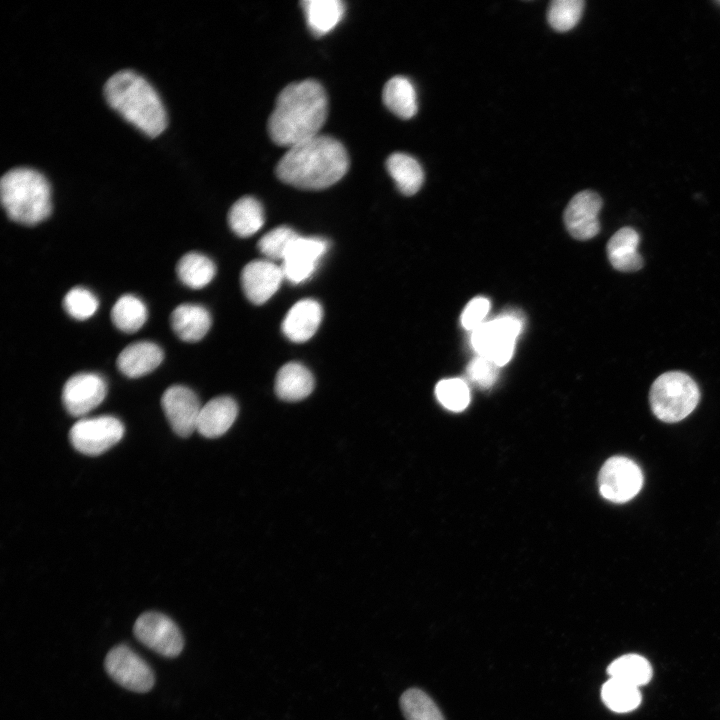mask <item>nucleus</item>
<instances>
[{
	"mask_svg": "<svg viewBox=\"0 0 720 720\" xmlns=\"http://www.w3.org/2000/svg\"><path fill=\"white\" fill-rule=\"evenodd\" d=\"M524 319L519 312H506L483 322L471 334V344L479 356L487 357L499 367L512 357L515 340L521 333Z\"/></svg>",
	"mask_w": 720,
	"mask_h": 720,
	"instance_id": "obj_6",
	"label": "nucleus"
},
{
	"mask_svg": "<svg viewBox=\"0 0 720 720\" xmlns=\"http://www.w3.org/2000/svg\"><path fill=\"white\" fill-rule=\"evenodd\" d=\"M314 378L302 364L290 362L282 366L275 379V392L285 401H299L313 391Z\"/></svg>",
	"mask_w": 720,
	"mask_h": 720,
	"instance_id": "obj_21",
	"label": "nucleus"
},
{
	"mask_svg": "<svg viewBox=\"0 0 720 720\" xmlns=\"http://www.w3.org/2000/svg\"><path fill=\"white\" fill-rule=\"evenodd\" d=\"M610 678L640 687L650 682L653 670L649 661L638 654H626L615 659L607 668Z\"/></svg>",
	"mask_w": 720,
	"mask_h": 720,
	"instance_id": "obj_27",
	"label": "nucleus"
},
{
	"mask_svg": "<svg viewBox=\"0 0 720 720\" xmlns=\"http://www.w3.org/2000/svg\"><path fill=\"white\" fill-rule=\"evenodd\" d=\"M700 391L686 373L670 371L660 375L649 394L654 415L663 422L676 423L687 417L697 406Z\"/></svg>",
	"mask_w": 720,
	"mask_h": 720,
	"instance_id": "obj_5",
	"label": "nucleus"
},
{
	"mask_svg": "<svg viewBox=\"0 0 720 720\" xmlns=\"http://www.w3.org/2000/svg\"><path fill=\"white\" fill-rule=\"evenodd\" d=\"M105 668L110 677L126 689L147 692L153 687L151 668L125 645H118L108 652Z\"/></svg>",
	"mask_w": 720,
	"mask_h": 720,
	"instance_id": "obj_10",
	"label": "nucleus"
},
{
	"mask_svg": "<svg viewBox=\"0 0 720 720\" xmlns=\"http://www.w3.org/2000/svg\"><path fill=\"white\" fill-rule=\"evenodd\" d=\"M299 234L287 226H280L267 232L258 242L259 251L267 260H283L288 249Z\"/></svg>",
	"mask_w": 720,
	"mask_h": 720,
	"instance_id": "obj_32",
	"label": "nucleus"
},
{
	"mask_svg": "<svg viewBox=\"0 0 720 720\" xmlns=\"http://www.w3.org/2000/svg\"><path fill=\"white\" fill-rule=\"evenodd\" d=\"M583 8L582 0H554L547 10L548 23L558 32L568 31L580 20Z\"/></svg>",
	"mask_w": 720,
	"mask_h": 720,
	"instance_id": "obj_31",
	"label": "nucleus"
},
{
	"mask_svg": "<svg viewBox=\"0 0 720 720\" xmlns=\"http://www.w3.org/2000/svg\"><path fill=\"white\" fill-rule=\"evenodd\" d=\"M1 202L8 217L23 225H36L49 217L51 189L38 171L19 167L6 172L0 182Z\"/></svg>",
	"mask_w": 720,
	"mask_h": 720,
	"instance_id": "obj_4",
	"label": "nucleus"
},
{
	"mask_svg": "<svg viewBox=\"0 0 720 720\" xmlns=\"http://www.w3.org/2000/svg\"><path fill=\"white\" fill-rule=\"evenodd\" d=\"M386 169L398 190L406 196L417 193L423 184V169L420 163L408 154H391L386 160Z\"/></svg>",
	"mask_w": 720,
	"mask_h": 720,
	"instance_id": "obj_23",
	"label": "nucleus"
},
{
	"mask_svg": "<svg viewBox=\"0 0 720 720\" xmlns=\"http://www.w3.org/2000/svg\"><path fill=\"white\" fill-rule=\"evenodd\" d=\"M435 394L438 401L453 412L463 411L470 402L469 388L462 379H444L437 383Z\"/></svg>",
	"mask_w": 720,
	"mask_h": 720,
	"instance_id": "obj_33",
	"label": "nucleus"
},
{
	"mask_svg": "<svg viewBox=\"0 0 720 720\" xmlns=\"http://www.w3.org/2000/svg\"><path fill=\"white\" fill-rule=\"evenodd\" d=\"M301 5L308 27L316 36H322L333 30L345 12V5L340 0H305Z\"/></svg>",
	"mask_w": 720,
	"mask_h": 720,
	"instance_id": "obj_22",
	"label": "nucleus"
},
{
	"mask_svg": "<svg viewBox=\"0 0 720 720\" xmlns=\"http://www.w3.org/2000/svg\"><path fill=\"white\" fill-rule=\"evenodd\" d=\"M499 366L491 359L477 356L466 368L468 380L481 389H489L497 380Z\"/></svg>",
	"mask_w": 720,
	"mask_h": 720,
	"instance_id": "obj_35",
	"label": "nucleus"
},
{
	"mask_svg": "<svg viewBox=\"0 0 720 720\" xmlns=\"http://www.w3.org/2000/svg\"><path fill=\"white\" fill-rule=\"evenodd\" d=\"M97 297L88 289L74 287L68 291L63 300L65 311L74 319L86 320L97 311Z\"/></svg>",
	"mask_w": 720,
	"mask_h": 720,
	"instance_id": "obj_34",
	"label": "nucleus"
},
{
	"mask_svg": "<svg viewBox=\"0 0 720 720\" xmlns=\"http://www.w3.org/2000/svg\"><path fill=\"white\" fill-rule=\"evenodd\" d=\"M602 207L601 197L594 191L577 193L564 211V223L570 235L578 240H588L600 230L598 219Z\"/></svg>",
	"mask_w": 720,
	"mask_h": 720,
	"instance_id": "obj_14",
	"label": "nucleus"
},
{
	"mask_svg": "<svg viewBox=\"0 0 720 720\" xmlns=\"http://www.w3.org/2000/svg\"><path fill=\"white\" fill-rule=\"evenodd\" d=\"M264 211L261 203L250 196L238 199L230 208L228 223L239 237H249L261 229L264 224Z\"/></svg>",
	"mask_w": 720,
	"mask_h": 720,
	"instance_id": "obj_25",
	"label": "nucleus"
},
{
	"mask_svg": "<svg viewBox=\"0 0 720 720\" xmlns=\"http://www.w3.org/2000/svg\"><path fill=\"white\" fill-rule=\"evenodd\" d=\"M601 698L604 704L616 713H626L636 709L642 699L638 687L615 678H610L603 684Z\"/></svg>",
	"mask_w": 720,
	"mask_h": 720,
	"instance_id": "obj_29",
	"label": "nucleus"
},
{
	"mask_svg": "<svg viewBox=\"0 0 720 720\" xmlns=\"http://www.w3.org/2000/svg\"><path fill=\"white\" fill-rule=\"evenodd\" d=\"M328 112L327 95L314 79L293 82L279 93L268 119L271 140L292 147L319 135Z\"/></svg>",
	"mask_w": 720,
	"mask_h": 720,
	"instance_id": "obj_1",
	"label": "nucleus"
},
{
	"mask_svg": "<svg viewBox=\"0 0 720 720\" xmlns=\"http://www.w3.org/2000/svg\"><path fill=\"white\" fill-rule=\"evenodd\" d=\"M328 243L319 237L298 236L282 260L284 278L299 284L312 276L320 259L327 252Z\"/></svg>",
	"mask_w": 720,
	"mask_h": 720,
	"instance_id": "obj_13",
	"label": "nucleus"
},
{
	"mask_svg": "<svg viewBox=\"0 0 720 720\" xmlns=\"http://www.w3.org/2000/svg\"><path fill=\"white\" fill-rule=\"evenodd\" d=\"M161 405L172 430L181 437L197 430L201 404L194 391L182 385L170 386L162 395Z\"/></svg>",
	"mask_w": 720,
	"mask_h": 720,
	"instance_id": "obj_11",
	"label": "nucleus"
},
{
	"mask_svg": "<svg viewBox=\"0 0 720 720\" xmlns=\"http://www.w3.org/2000/svg\"><path fill=\"white\" fill-rule=\"evenodd\" d=\"M107 393L105 380L96 373L83 372L71 376L63 387L62 400L72 416H83L96 408Z\"/></svg>",
	"mask_w": 720,
	"mask_h": 720,
	"instance_id": "obj_12",
	"label": "nucleus"
},
{
	"mask_svg": "<svg viewBox=\"0 0 720 720\" xmlns=\"http://www.w3.org/2000/svg\"><path fill=\"white\" fill-rule=\"evenodd\" d=\"M601 495L613 503H625L641 490L643 474L630 458L613 456L605 461L598 476Z\"/></svg>",
	"mask_w": 720,
	"mask_h": 720,
	"instance_id": "obj_7",
	"label": "nucleus"
},
{
	"mask_svg": "<svg viewBox=\"0 0 720 720\" xmlns=\"http://www.w3.org/2000/svg\"><path fill=\"white\" fill-rule=\"evenodd\" d=\"M134 635L144 645L166 657H176L183 649V637L177 625L159 612H145L134 624Z\"/></svg>",
	"mask_w": 720,
	"mask_h": 720,
	"instance_id": "obj_9",
	"label": "nucleus"
},
{
	"mask_svg": "<svg viewBox=\"0 0 720 720\" xmlns=\"http://www.w3.org/2000/svg\"><path fill=\"white\" fill-rule=\"evenodd\" d=\"M400 707L406 720H445L430 696L418 688L401 695Z\"/></svg>",
	"mask_w": 720,
	"mask_h": 720,
	"instance_id": "obj_30",
	"label": "nucleus"
},
{
	"mask_svg": "<svg viewBox=\"0 0 720 720\" xmlns=\"http://www.w3.org/2000/svg\"><path fill=\"white\" fill-rule=\"evenodd\" d=\"M111 319L119 330L134 333L146 322L147 308L141 299L126 294L115 302L111 310Z\"/></svg>",
	"mask_w": 720,
	"mask_h": 720,
	"instance_id": "obj_28",
	"label": "nucleus"
},
{
	"mask_svg": "<svg viewBox=\"0 0 720 720\" xmlns=\"http://www.w3.org/2000/svg\"><path fill=\"white\" fill-rule=\"evenodd\" d=\"M176 272L180 281L189 288L200 289L208 285L215 276L214 262L199 252L183 255L177 263Z\"/></svg>",
	"mask_w": 720,
	"mask_h": 720,
	"instance_id": "obj_26",
	"label": "nucleus"
},
{
	"mask_svg": "<svg viewBox=\"0 0 720 720\" xmlns=\"http://www.w3.org/2000/svg\"><path fill=\"white\" fill-rule=\"evenodd\" d=\"M163 358V350L157 344L138 341L129 344L120 352L117 367L125 376L138 378L156 369Z\"/></svg>",
	"mask_w": 720,
	"mask_h": 720,
	"instance_id": "obj_17",
	"label": "nucleus"
},
{
	"mask_svg": "<svg viewBox=\"0 0 720 720\" xmlns=\"http://www.w3.org/2000/svg\"><path fill=\"white\" fill-rule=\"evenodd\" d=\"M383 102L396 116L410 119L417 112L416 90L404 76H394L383 88Z\"/></svg>",
	"mask_w": 720,
	"mask_h": 720,
	"instance_id": "obj_24",
	"label": "nucleus"
},
{
	"mask_svg": "<svg viewBox=\"0 0 720 720\" xmlns=\"http://www.w3.org/2000/svg\"><path fill=\"white\" fill-rule=\"evenodd\" d=\"M124 435L122 422L109 415L77 421L69 432L73 447L86 455H100L118 443Z\"/></svg>",
	"mask_w": 720,
	"mask_h": 720,
	"instance_id": "obj_8",
	"label": "nucleus"
},
{
	"mask_svg": "<svg viewBox=\"0 0 720 720\" xmlns=\"http://www.w3.org/2000/svg\"><path fill=\"white\" fill-rule=\"evenodd\" d=\"M170 323L175 334L183 341L197 342L209 331L211 316L208 310L197 304H181L171 313Z\"/></svg>",
	"mask_w": 720,
	"mask_h": 720,
	"instance_id": "obj_19",
	"label": "nucleus"
},
{
	"mask_svg": "<svg viewBox=\"0 0 720 720\" xmlns=\"http://www.w3.org/2000/svg\"><path fill=\"white\" fill-rule=\"evenodd\" d=\"M238 414V406L229 396H219L202 406L197 431L206 438H216L228 431Z\"/></svg>",
	"mask_w": 720,
	"mask_h": 720,
	"instance_id": "obj_18",
	"label": "nucleus"
},
{
	"mask_svg": "<svg viewBox=\"0 0 720 720\" xmlns=\"http://www.w3.org/2000/svg\"><path fill=\"white\" fill-rule=\"evenodd\" d=\"M322 315V307L316 300H300L287 312L282 322V331L293 342H305L316 333Z\"/></svg>",
	"mask_w": 720,
	"mask_h": 720,
	"instance_id": "obj_16",
	"label": "nucleus"
},
{
	"mask_svg": "<svg viewBox=\"0 0 720 720\" xmlns=\"http://www.w3.org/2000/svg\"><path fill=\"white\" fill-rule=\"evenodd\" d=\"M349 157L343 144L327 135H317L290 148L279 160L277 177L305 190L325 189L348 171Z\"/></svg>",
	"mask_w": 720,
	"mask_h": 720,
	"instance_id": "obj_2",
	"label": "nucleus"
},
{
	"mask_svg": "<svg viewBox=\"0 0 720 720\" xmlns=\"http://www.w3.org/2000/svg\"><path fill=\"white\" fill-rule=\"evenodd\" d=\"M108 104L126 121L149 137L160 135L167 126L163 103L153 86L132 70H121L105 83Z\"/></svg>",
	"mask_w": 720,
	"mask_h": 720,
	"instance_id": "obj_3",
	"label": "nucleus"
},
{
	"mask_svg": "<svg viewBox=\"0 0 720 720\" xmlns=\"http://www.w3.org/2000/svg\"><path fill=\"white\" fill-rule=\"evenodd\" d=\"M490 309V302L485 297L473 298L461 314V324L467 330H474L483 323Z\"/></svg>",
	"mask_w": 720,
	"mask_h": 720,
	"instance_id": "obj_36",
	"label": "nucleus"
},
{
	"mask_svg": "<svg viewBox=\"0 0 720 720\" xmlns=\"http://www.w3.org/2000/svg\"><path fill=\"white\" fill-rule=\"evenodd\" d=\"M639 234L631 227L619 229L607 244V254L612 266L621 272L638 271L643 266V259L637 248Z\"/></svg>",
	"mask_w": 720,
	"mask_h": 720,
	"instance_id": "obj_20",
	"label": "nucleus"
},
{
	"mask_svg": "<svg viewBox=\"0 0 720 720\" xmlns=\"http://www.w3.org/2000/svg\"><path fill=\"white\" fill-rule=\"evenodd\" d=\"M283 278L281 266L270 260H255L243 268L241 285L247 299L260 305L276 293Z\"/></svg>",
	"mask_w": 720,
	"mask_h": 720,
	"instance_id": "obj_15",
	"label": "nucleus"
}]
</instances>
